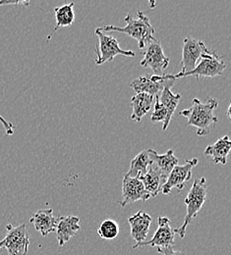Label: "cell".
<instances>
[{
  "mask_svg": "<svg viewBox=\"0 0 231 255\" xmlns=\"http://www.w3.org/2000/svg\"><path fill=\"white\" fill-rule=\"evenodd\" d=\"M218 107V101L213 97H208L205 102L194 98L190 108L179 113L180 116L187 118V125L197 128V135H208L212 128L216 127L218 117L215 110Z\"/></svg>",
  "mask_w": 231,
  "mask_h": 255,
  "instance_id": "obj_1",
  "label": "cell"
},
{
  "mask_svg": "<svg viewBox=\"0 0 231 255\" xmlns=\"http://www.w3.org/2000/svg\"><path fill=\"white\" fill-rule=\"evenodd\" d=\"M124 21L126 23L125 27L108 25L99 29L103 32H120L129 35L138 42V46L140 49H144L148 43L155 39V29L151 24L150 18L142 11H139L137 13V18H134L131 14H128L125 17Z\"/></svg>",
  "mask_w": 231,
  "mask_h": 255,
  "instance_id": "obj_2",
  "label": "cell"
},
{
  "mask_svg": "<svg viewBox=\"0 0 231 255\" xmlns=\"http://www.w3.org/2000/svg\"><path fill=\"white\" fill-rule=\"evenodd\" d=\"M207 194L208 190L206 179L204 177L195 179L190 191L184 199V203L187 208L184 223L182 224L181 227L174 229L175 234H178L181 239L185 238L187 227L189 226V224L192 223V221L197 217L199 212L203 208L207 199Z\"/></svg>",
  "mask_w": 231,
  "mask_h": 255,
  "instance_id": "obj_3",
  "label": "cell"
},
{
  "mask_svg": "<svg viewBox=\"0 0 231 255\" xmlns=\"http://www.w3.org/2000/svg\"><path fill=\"white\" fill-rule=\"evenodd\" d=\"M227 69V65L225 63L223 57L221 55H218L215 50H210V52L204 54L196 67L185 74H176L171 75L172 80L181 79L184 77H195L196 79L199 78H216L221 77L225 70Z\"/></svg>",
  "mask_w": 231,
  "mask_h": 255,
  "instance_id": "obj_4",
  "label": "cell"
},
{
  "mask_svg": "<svg viewBox=\"0 0 231 255\" xmlns=\"http://www.w3.org/2000/svg\"><path fill=\"white\" fill-rule=\"evenodd\" d=\"M7 234L0 241V251L6 250L8 255H27L30 246V237L26 228V224L17 227L12 225L6 226Z\"/></svg>",
  "mask_w": 231,
  "mask_h": 255,
  "instance_id": "obj_5",
  "label": "cell"
},
{
  "mask_svg": "<svg viewBox=\"0 0 231 255\" xmlns=\"http://www.w3.org/2000/svg\"><path fill=\"white\" fill-rule=\"evenodd\" d=\"M96 35L99 38V45L96 47V59L95 62L97 65H102L106 62H112L113 59L118 56H126V57H134L135 52L131 50H124L120 47L118 40L106 34L105 32H101L99 28L95 31Z\"/></svg>",
  "mask_w": 231,
  "mask_h": 255,
  "instance_id": "obj_6",
  "label": "cell"
},
{
  "mask_svg": "<svg viewBox=\"0 0 231 255\" xmlns=\"http://www.w3.org/2000/svg\"><path fill=\"white\" fill-rule=\"evenodd\" d=\"M143 55L141 66L150 68L156 76H162L169 65L170 60L165 56L162 43L157 38L147 44Z\"/></svg>",
  "mask_w": 231,
  "mask_h": 255,
  "instance_id": "obj_7",
  "label": "cell"
},
{
  "mask_svg": "<svg viewBox=\"0 0 231 255\" xmlns=\"http://www.w3.org/2000/svg\"><path fill=\"white\" fill-rule=\"evenodd\" d=\"M197 158L186 160L183 165H176L170 172L165 185L162 188V193L169 194L172 189L182 191L185 185L192 178V170L198 165Z\"/></svg>",
  "mask_w": 231,
  "mask_h": 255,
  "instance_id": "obj_8",
  "label": "cell"
},
{
  "mask_svg": "<svg viewBox=\"0 0 231 255\" xmlns=\"http://www.w3.org/2000/svg\"><path fill=\"white\" fill-rule=\"evenodd\" d=\"M206 44L192 37H185L183 39L182 46V59H181V71L179 74H185L192 71L198 63L200 58L210 52Z\"/></svg>",
  "mask_w": 231,
  "mask_h": 255,
  "instance_id": "obj_9",
  "label": "cell"
},
{
  "mask_svg": "<svg viewBox=\"0 0 231 255\" xmlns=\"http://www.w3.org/2000/svg\"><path fill=\"white\" fill-rule=\"evenodd\" d=\"M175 230L171 227L170 220L167 217L160 216L158 218V229L154 235V237L148 241L140 244H135L133 246V250L144 248V247H152L158 249H165L174 246L175 239Z\"/></svg>",
  "mask_w": 231,
  "mask_h": 255,
  "instance_id": "obj_10",
  "label": "cell"
},
{
  "mask_svg": "<svg viewBox=\"0 0 231 255\" xmlns=\"http://www.w3.org/2000/svg\"><path fill=\"white\" fill-rule=\"evenodd\" d=\"M170 80H172L170 74H164L162 76H141L132 82L131 88L136 94H147L155 97L160 96L165 84Z\"/></svg>",
  "mask_w": 231,
  "mask_h": 255,
  "instance_id": "obj_11",
  "label": "cell"
},
{
  "mask_svg": "<svg viewBox=\"0 0 231 255\" xmlns=\"http://www.w3.org/2000/svg\"><path fill=\"white\" fill-rule=\"evenodd\" d=\"M152 196L145 190V187L140 179L130 178L124 176L122 181V200L120 202L121 207H125L127 204L142 200L147 201Z\"/></svg>",
  "mask_w": 231,
  "mask_h": 255,
  "instance_id": "obj_12",
  "label": "cell"
},
{
  "mask_svg": "<svg viewBox=\"0 0 231 255\" xmlns=\"http://www.w3.org/2000/svg\"><path fill=\"white\" fill-rule=\"evenodd\" d=\"M152 221V217L144 211H139L128 218V223L131 229L130 235L136 244L145 242L148 237Z\"/></svg>",
  "mask_w": 231,
  "mask_h": 255,
  "instance_id": "obj_13",
  "label": "cell"
},
{
  "mask_svg": "<svg viewBox=\"0 0 231 255\" xmlns=\"http://www.w3.org/2000/svg\"><path fill=\"white\" fill-rule=\"evenodd\" d=\"M81 229L79 217L68 215L58 217L56 226V237L59 247H63Z\"/></svg>",
  "mask_w": 231,
  "mask_h": 255,
  "instance_id": "obj_14",
  "label": "cell"
},
{
  "mask_svg": "<svg viewBox=\"0 0 231 255\" xmlns=\"http://www.w3.org/2000/svg\"><path fill=\"white\" fill-rule=\"evenodd\" d=\"M33 228L41 234L43 237H47L48 234L55 232L58 222V217L53 215L52 209H41L36 211L30 219Z\"/></svg>",
  "mask_w": 231,
  "mask_h": 255,
  "instance_id": "obj_15",
  "label": "cell"
},
{
  "mask_svg": "<svg viewBox=\"0 0 231 255\" xmlns=\"http://www.w3.org/2000/svg\"><path fill=\"white\" fill-rule=\"evenodd\" d=\"M231 140L229 135H225L219 138L215 143L209 145L204 154L211 157L216 164L226 165L231 153Z\"/></svg>",
  "mask_w": 231,
  "mask_h": 255,
  "instance_id": "obj_16",
  "label": "cell"
},
{
  "mask_svg": "<svg viewBox=\"0 0 231 255\" xmlns=\"http://www.w3.org/2000/svg\"><path fill=\"white\" fill-rule=\"evenodd\" d=\"M174 83V80H170L168 81L164 87V90L162 91L161 93V96H158L159 97V100L161 101V103L165 106V109H166V112H167V118H166V121L163 124V129L165 130L169 124H170V121L172 119V116L181 100V95H174L170 88L171 86L173 85Z\"/></svg>",
  "mask_w": 231,
  "mask_h": 255,
  "instance_id": "obj_17",
  "label": "cell"
},
{
  "mask_svg": "<svg viewBox=\"0 0 231 255\" xmlns=\"http://www.w3.org/2000/svg\"><path fill=\"white\" fill-rule=\"evenodd\" d=\"M140 180L142 181L145 190L151 194L152 197H157L159 195L166 182L162 173L154 163H152L146 175Z\"/></svg>",
  "mask_w": 231,
  "mask_h": 255,
  "instance_id": "obj_18",
  "label": "cell"
},
{
  "mask_svg": "<svg viewBox=\"0 0 231 255\" xmlns=\"http://www.w3.org/2000/svg\"><path fill=\"white\" fill-rule=\"evenodd\" d=\"M149 152L153 163L157 166L166 181L172 169L178 165V158L174 155L173 149H169L166 153L161 155L156 150L151 148H149Z\"/></svg>",
  "mask_w": 231,
  "mask_h": 255,
  "instance_id": "obj_19",
  "label": "cell"
},
{
  "mask_svg": "<svg viewBox=\"0 0 231 255\" xmlns=\"http://www.w3.org/2000/svg\"><path fill=\"white\" fill-rule=\"evenodd\" d=\"M154 103V96L147 94H136L131 98L130 105L132 107L131 119L139 123L142 121L144 116L148 114Z\"/></svg>",
  "mask_w": 231,
  "mask_h": 255,
  "instance_id": "obj_20",
  "label": "cell"
},
{
  "mask_svg": "<svg viewBox=\"0 0 231 255\" xmlns=\"http://www.w3.org/2000/svg\"><path fill=\"white\" fill-rule=\"evenodd\" d=\"M152 163L153 161L150 156L149 148L142 150L131 161L130 168H129V171L126 173V176L130 178H137V179L143 178L148 172Z\"/></svg>",
  "mask_w": 231,
  "mask_h": 255,
  "instance_id": "obj_21",
  "label": "cell"
},
{
  "mask_svg": "<svg viewBox=\"0 0 231 255\" xmlns=\"http://www.w3.org/2000/svg\"><path fill=\"white\" fill-rule=\"evenodd\" d=\"M55 12V20H56V26L53 30L52 33L56 32L60 28L70 27L73 25L75 21V12H74V3L65 4L60 7L54 8Z\"/></svg>",
  "mask_w": 231,
  "mask_h": 255,
  "instance_id": "obj_22",
  "label": "cell"
},
{
  "mask_svg": "<svg viewBox=\"0 0 231 255\" xmlns=\"http://www.w3.org/2000/svg\"><path fill=\"white\" fill-rule=\"evenodd\" d=\"M120 232V228L118 223L113 219H105L100 224L98 234L99 237L106 241L114 240L118 237Z\"/></svg>",
  "mask_w": 231,
  "mask_h": 255,
  "instance_id": "obj_23",
  "label": "cell"
},
{
  "mask_svg": "<svg viewBox=\"0 0 231 255\" xmlns=\"http://www.w3.org/2000/svg\"><path fill=\"white\" fill-rule=\"evenodd\" d=\"M167 118V112L165 106L161 103V101L159 100V97L156 96V102H155V108H154V112L153 115L151 117L152 122H162L163 124L166 121Z\"/></svg>",
  "mask_w": 231,
  "mask_h": 255,
  "instance_id": "obj_24",
  "label": "cell"
},
{
  "mask_svg": "<svg viewBox=\"0 0 231 255\" xmlns=\"http://www.w3.org/2000/svg\"><path fill=\"white\" fill-rule=\"evenodd\" d=\"M158 253L162 255H185L184 253L180 251H175L173 247L165 248V249H158Z\"/></svg>",
  "mask_w": 231,
  "mask_h": 255,
  "instance_id": "obj_25",
  "label": "cell"
},
{
  "mask_svg": "<svg viewBox=\"0 0 231 255\" xmlns=\"http://www.w3.org/2000/svg\"><path fill=\"white\" fill-rule=\"evenodd\" d=\"M0 122L3 125L4 128H5V131H6L7 135H12L14 133V126H13V124L8 122V121H6L1 115H0Z\"/></svg>",
  "mask_w": 231,
  "mask_h": 255,
  "instance_id": "obj_26",
  "label": "cell"
},
{
  "mask_svg": "<svg viewBox=\"0 0 231 255\" xmlns=\"http://www.w3.org/2000/svg\"><path fill=\"white\" fill-rule=\"evenodd\" d=\"M31 4L30 1H0V6L2 5H24L29 6Z\"/></svg>",
  "mask_w": 231,
  "mask_h": 255,
  "instance_id": "obj_27",
  "label": "cell"
}]
</instances>
